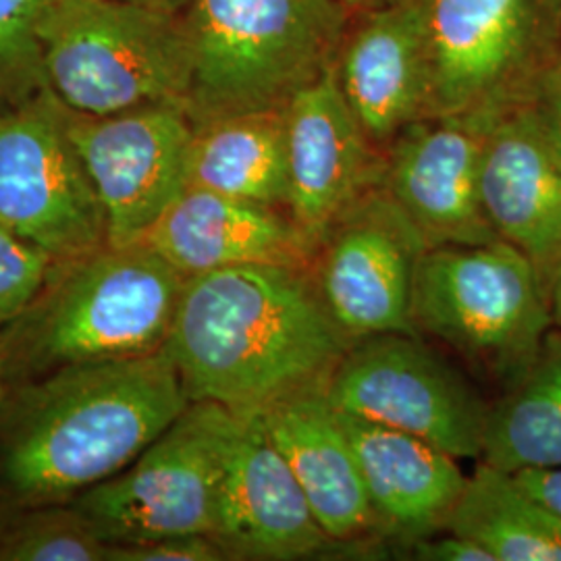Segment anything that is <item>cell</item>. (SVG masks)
Returning a JSON list of instances; mask_svg holds the SVG:
<instances>
[{"label": "cell", "instance_id": "obj_3", "mask_svg": "<svg viewBox=\"0 0 561 561\" xmlns=\"http://www.w3.org/2000/svg\"><path fill=\"white\" fill-rule=\"evenodd\" d=\"M185 279L144 241L55 264L41 296L0 335L13 387L73 364L161 352Z\"/></svg>", "mask_w": 561, "mask_h": 561}, {"label": "cell", "instance_id": "obj_9", "mask_svg": "<svg viewBox=\"0 0 561 561\" xmlns=\"http://www.w3.org/2000/svg\"><path fill=\"white\" fill-rule=\"evenodd\" d=\"M0 227L57 264L108 245L99 192L62 123L50 88L0 113Z\"/></svg>", "mask_w": 561, "mask_h": 561}, {"label": "cell", "instance_id": "obj_1", "mask_svg": "<svg viewBox=\"0 0 561 561\" xmlns=\"http://www.w3.org/2000/svg\"><path fill=\"white\" fill-rule=\"evenodd\" d=\"M308 271L238 264L185 279L162 350L190 401L245 414L329 382L352 337Z\"/></svg>", "mask_w": 561, "mask_h": 561}, {"label": "cell", "instance_id": "obj_2", "mask_svg": "<svg viewBox=\"0 0 561 561\" xmlns=\"http://www.w3.org/2000/svg\"><path fill=\"white\" fill-rule=\"evenodd\" d=\"M187 405L164 350L21 382L0 405V505L73 502L138 460Z\"/></svg>", "mask_w": 561, "mask_h": 561}, {"label": "cell", "instance_id": "obj_22", "mask_svg": "<svg viewBox=\"0 0 561 561\" xmlns=\"http://www.w3.org/2000/svg\"><path fill=\"white\" fill-rule=\"evenodd\" d=\"M445 528L495 561H561V516L486 461L466 479Z\"/></svg>", "mask_w": 561, "mask_h": 561}, {"label": "cell", "instance_id": "obj_21", "mask_svg": "<svg viewBox=\"0 0 561 561\" xmlns=\"http://www.w3.org/2000/svg\"><path fill=\"white\" fill-rule=\"evenodd\" d=\"M187 187L285 208V108L229 115L194 127Z\"/></svg>", "mask_w": 561, "mask_h": 561}, {"label": "cell", "instance_id": "obj_7", "mask_svg": "<svg viewBox=\"0 0 561 561\" xmlns=\"http://www.w3.org/2000/svg\"><path fill=\"white\" fill-rule=\"evenodd\" d=\"M238 422L240 416L217 401H190L138 460L71 505L108 545L213 535Z\"/></svg>", "mask_w": 561, "mask_h": 561}, {"label": "cell", "instance_id": "obj_25", "mask_svg": "<svg viewBox=\"0 0 561 561\" xmlns=\"http://www.w3.org/2000/svg\"><path fill=\"white\" fill-rule=\"evenodd\" d=\"M57 0H0V113L48 88L38 25Z\"/></svg>", "mask_w": 561, "mask_h": 561}, {"label": "cell", "instance_id": "obj_20", "mask_svg": "<svg viewBox=\"0 0 561 561\" xmlns=\"http://www.w3.org/2000/svg\"><path fill=\"white\" fill-rule=\"evenodd\" d=\"M340 419L381 526L416 539L445 528L468 479L458 458L398 428Z\"/></svg>", "mask_w": 561, "mask_h": 561}, {"label": "cell", "instance_id": "obj_27", "mask_svg": "<svg viewBox=\"0 0 561 561\" xmlns=\"http://www.w3.org/2000/svg\"><path fill=\"white\" fill-rule=\"evenodd\" d=\"M231 560L213 535H175L154 541L113 542L106 561H225Z\"/></svg>", "mask_w": 561, "mask_h": 561}, {"label": "cell", "instance_id": "obj_12", "mask_svg": "<svg viewBox=\"0 0 561 561\" xmlns=\"http://www.w3.org/2000/svg\"><path fill=\"white\" fill-rule=\"evenodd\" d=\"M421 236L385 192L368 187L335 222L317 252V287L331 317L352 337L419 335L412 319Z\"/></svg>", "mask_w": 561, "mask_h": 561}, {"label": "cell", "instance_id": "obj_32", "mask_svg": "<svg viewBox=\"0 0 561 561\" xmlns=\"http://www.w3.org/2000/svg\"><path fill=\"white\" fill-rule=\"evenodd\" d=\"M141 4H150V7H159L164 11H173V13H185V9L190 7V0H134Z\"/></svg>", "mask_w": 561, "mask_h": 561}, {"label": "cell", "instance_id": "obj_24", "mask_svg": "<svg viewBox=\"0 0 561 561\" xmlns=\"http://www.w3.org/2000/svg\"><path fill=\"white\" fill-rule=\"evenodd\" d=\"M108 542L71 503L0 505V561H106Z\"/></svg>", "mask_w": 561, "mask_h": 561}, {"label": "cell", "instance_id": "obj_28", "mask_svg": "<svg viewBox=\"0 0 561 561\" xmlns=\"http://www.w3.org/2000/svg\"><path fill=\"white\" fill-rule=\"evenodd\" d=\"M520 102L561 161V50L537 73Z\"/></svg>", "mask_w": 561, "mask_h": 561}, {"label": "cell", "instance_id": "obj_11", "mask_svg": "<svg viewBox=\"0 0 561 561\" xmlns=\"http://www.w3.org/2000/svg\"><path fill=\"white\" fill-rule=\"evenodd\" d=\"M62 123L99 192L108 245L144 240L187 187L194 123L185 106L162 102L85 115L62 104Z\"/></svg>", "mask_w": 561, "mask_h": 561}, {"label": "cell", "instance_id": "obj_33", "mask_svg": "<svg viewBox=\"0 0 561 561\" xmlns=\"http://www.w3.org/2000/svg\"><path fill=\"white\" fill-rule=\"evenodd\" d=\"M11 391H13V382H11V377H9V366H7L4 354L0 352V405L9 398Z\"/></svg>", "mask_w": 561, "mask_h": 561}, {"label": "cell", "instance_id": "obj_23", "mask_svg": "<svg viewBox=\"0 0 561 561\" xmlns=\"http://www.w3.org/2000/svg\"><path fill=\"white\" fill-rule=\"evenodd\" d=\"M482 461L518 472L561 466V329L500 403L489 408Z\"/></svg>", "mask_w": 561, "mask_h": 561}, {"label": "cell", "instance_id": "obj_34", "mask_svg": "<svg viewBox=\"0 0 561 561\" xmlns=\"http://www.w3.org/2000/svg\"><path fill=\"white\" fill-rule=\"evenodd\" d=\"M354 13H362V11H368V9H377L382 4H389V2H396V0H343Z\"/></svg>", "mask_w": 561, "mask_h": 561}, {"label": "cell", "instance_id": "obj_5", "mask_svg": "<svg viewBox=\"0 0 561 561\" xmlns=\"http://www.w3.org/2000/svg\"><path fill=\"white\" fill-rule=\"evenodd\" d=\"M38 41L48 88L78 113L185 106L192 48L183 13L134 0H57Z\"/></svg>", "mask_w": 561, "mask_h": 561}, {"label": "cell", "instance_id": "obj_16", "mask_svg": "<svg viewBox=\"0 0 561 561\" xmlns=\"http://www.w3.org/2000/svg\"><path fill=\"white\" fill-rule=\"evenodd\" d=\"M358 15L341 46L335 73L373 146L431 117L433 57L424 0H396Z\"/></svg>", "mask_w": 561, "mask_h": 561}, {"label": "cell", "instance_id": "obj_4", "mask_svg": "<svg viewBox=\"0 0 561 561\" xmlns=\"http://www.w3.org/2000/svg\"><path fill=\"white\" fill-rule=\"evenodd\" d=\"M194 127L285 108L335 69L354 11L343 0H190Z\"/></svg>", "mask_w": 561, "mask_h": 561}, {"label": "cell", "instance_id": "obj_14", "mask_svg": "<svg viewBox=\"0 0 561 561\" xmlns=\"http://www.w3.org/2000/svg\"><path fill=\"white\" fill-rule=\"evenodd\" d=\"M285 210L317 252L335 222L381 180L373 141L341 90L335 69L285 106Z\"/></svg>", "mask_w": 561, "mask_h": 561}, {"label": "cell", "instance_id": "obj_26", "mask_svg": "<svg viewBox=\"0 0 561 561\" xmlns=\"http://www.w3.org/2000/svg\"><path fill=\"white\" fill-rule=\"evenodd\" d=\"M57 262L0 227V335L41 296Z\"/></svg>", "mask_w": 561, "mask_h": 561}, {"label": "cell", "instance_id": "obj_13", "mask_svg": "<svg viewBox=\"0 0 561 561\" xmlns=\"http://www.w3.org/2000/svg\"><path fill=\"white\" fill-rule=\"evenodd\" d=\"M491 115L426 117L389 144L382 187L426 248L500 240L481 201L482 140Z\"/></svg>", "mask_w": 561, "mask_h": 561}, {"label": "cell", "instance_id": "obj_17", "mask_svg": "<svg viewBox=\"0 0 561 561\" xmlns=\"http://www.w3.org/2000/svg\"><path fill=\"white\" fill-rule=\"evenodd\" d=\"M481 201L497 238L533 261L549 294L561 256V161L524 102L486 121Z\"/></svg>", "mask_w": 561, "mask_h": 561}, {"label": "cell", "instance_id": "obj_30", "mask_svg": "<svg viewBox=\"0 0 561 561\" xmlns=\"http://www.w3.org/2000/svg\"><path fill=\"white\" fill-rule=\"evenodd\" d=\"M522 486L539 502L561 516V466L558 468H526L512 472Z\"/></svg>", "mask_w": 561, "mask_h": 561}, {"label": "cell", "instance_id": "obj_19", "mask_svg": "<svg viewBox=\"0 0 561 561\" xmlns=\"http://www.w3.org/2000/svg\"><path fill=\"white\" fill-rule=\"evenodd\" d=\"M261 412L331 541H352L381 526L327 385L283 396Z\"/></svg>", "mask_w": 561, "mask_h": 561}, {"label": "cell", "instance_id": "obj_8", "mask_svg": "<svg viewBox=\"0 0 561 561\" xmlns=\"http://www.w3.org/2000/svg\"><path fill=\"white\" fill-rule=\"evenodd\" d=\"M431 117L495 113L526 96L561 50V0H424Z\"/></svg>", "mask_w": 561, "mask_h": 561}, {"label": "cell", "instance_id": "obj_15", "mask_svg": "<svg viewBox=\"0 0 561 561\" xmlns=\"http://www.w3.org/2000/svg\"><path fill=\"white\" fill-rule=\"evenodd\" d=\"M213 537L231 560H300L331 539L271 439L261 410L238 414Z\"/></svg>", "mask_w": 561, "mask_h": 561}, {"label": "cell", "instance_id": "obj_10", "mask_svg": "<svg viewBox=\"0 0 561 561\" xmlns=\"http://www.w3.org/2000/svg\"><path fill=\"white\" fill-rule=\"evenodd\" d=\"M327 393L343 414L410 433L458 460L482 456L489 408L419 335L356 340Z\"/></svg>", "mask_w": 561, "mask_h": 561}, {"label": "cell", "instance_id": "obj_29", "mask_svg": "<svg viewBox=\"0 0 561 561\" xmlns=\"http://www.w3.org/2000/svg\"><path fill=\"white\" fill-rule=\"evenodd\" d=\"M412 553L421 561H495L482 545L451 530L443 537H419Z\"/></svg>", "mask_w": 561, "mask_h": 561}, {"label": "cell", "instance_id": "obj_6", "mask_svg": "<svg viewBox=\"0 0 561 561\" xmlns=\"http://www.w3.org/2000/svg\"><path fill=\"white\" fill-rule=\"evenodd\" d=\"M412 319L416 331L510 387L528 373L556 327L537 266L505 240L426 248Z\"/></svg>", "mask_w": 561, "mask_h": 561}, {"label": "cell", "instance_id": "obj_18", "mask_svg": "<svg viewBox=\"0 0 561 561\" xmlns=\"http://www.w3.org/2000/svg\"><path fill=\"white\" fill-rule=\"evenodd\" d=\"M185 277L238 264L310 268L317 248L285 208L185 187L144 236Z\"/></svg>", "mask_w": 561, "mask_h": 561}, {"label": "cell", "instance_id": "obj_31", "mask_svg": "<svg viewBox=\"0 0 561 561\" xmlns=\"http://www.w3.org/2000/svg\"><path fill=\"white\" fill-rule=\"evenodd\" d=\"M549 304H551L553 324L561 329V256L556 271H553L551 283H549Z\"/></svg>", "mask_w": 561, "mask_h": 561}]
</instances>
